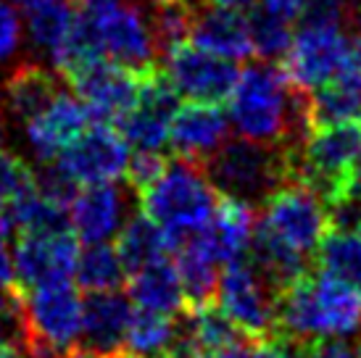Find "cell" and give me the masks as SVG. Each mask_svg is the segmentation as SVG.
Returning a JSON list of instances; mask_svg holds the SVG:
<instances>
[{
	"instance_id": "484cf974",
	"label": "cell",
	"mask_w": 361,
	"mask_h": 358,
	"mask_svg": "<svg viewBox=\"0 0 361 358\" xmlns=\"http://www.w3.org/2000/svg\"><path fill=\"white\" fill-rule=\"evenodd\" d=\"M311 266L361 290V232L327 229L311 256Z\"/></svg>"
},
{
	"instance_id": "4316f807",
	"label": "cell",
	"mask_w": 361,
	"mask_h": 358,
	"mask_svg": "<svg viewBox=\"0 0 361 358\" xmlns=\"http://www.w3.org/2000/svg\"><path fill=\"white\" fill-rule=\"evenodd\" d=\"M74 19H77V13L69 0H53L40 8L27 11V40L42 58L53 63L69 40Z\"/></svg>"
},
{
	"instance_id": "d590c367",
	"label": "cell",
	"mask_w": 361,
	"mask_h": 358,
	"mask_svg": "<svg viewBox=\"0 0 361 358\" xmlns=\"http://www.w3.org/2000/svg\"><path fill=\"white\" fill-rule=\"evenodd\" d=\"M343 80L353 82V85L361 90V40L353 42L351 61H348V69H345V74H343Z\"/></svg>"
},
{
	"instance_id": "f1b7e54d",
	"label": "cell",
	"mask_w": 361,
	"mask_h": 358,
	"mask_svg": "<svg viewBox=\"0 0 361 358\" xmlns=\"http://www.w3.org/2000/svg\"><path fill=\"white\" fill-rule=\"evenodd\" d=\"M169 335L171 316L135 306L130 327H127V350L137 356H161L169 342Z\"/></svg>"
},
{
	"instance_id": "1f68e13d",
	"label": "cell",
	"mask_w": 361,
	"mask_h": 358,
	"mask_svg": "<svg viewBox=\"0 0 361 358\" xmlns=\"http://www.w3.org/2000/svg\"><path fill=\"white\" fill-rule=\"evenodd\" d=\"M348 338H317L298 342V350L301 358H361V327Z\"/></svg>"
},
{
	"instance_id": "ac0fdd59",
	"label": "cell",
	"mask_w": 361,
	"mask_h": 358,
	"mask_svg": "<svg viewBox=\"0 0 361 358\" xmlns=\"http://www.w3.org/2000/svg\"><path fill=\"white\" fill-rule=\"evenodd\" d=\"M230 135V119L216 103H195L180 106L169 124V145L180 159L203 161L214 156Z\"/></svg>"
},
{
	"instance_id": "d4e9b609",
	"label": "cell",
	"mask_w": 361,
	"mask_h": 358,
	"mask_svg": "<svg viewBox=\"0 0 361 358\" xmlns=\"http://www.w3.org/2000/svg\"><path fill=\"white\" fill-rule=\"evenodd\" d=\"M306 121L309 130L361 121V90L341 77L306 92Z\"/></svg>"
},
{
	"instance_id": "7a4b0ae2",
	"label": "cell",
	"mask_w": 361,
	"mask_h": 358,
	"mask_svg": "<svg viewBox=\"0 0 361 358\" xmlns=\"http://www.w3.org/2000/svg\"><path fill=\"white\" fill-rule=\"evenodd\" d=\"M361 327V292L319 268H306L280 292L277 335L290 342L348 338Z\"/></svg>"
},
{
	"instance_id": "7bdbcfd3",
	"label": "cell",
	"mask_w": 361,
	"mask_h": 358,
	"mask_svg": "<svg viewBox=\"0 0 361 358\" xmlns=\"http://www.w3.org/2000/svg\"><path fill=\"white\" fill-rule=\"evenodd\" d=\"M148 3H156V6H159V3H164V0H148Z\"/></svg>"
},
{
	"instance_id": "603a6c76",
	"label": "cell",
	"mask_w": 361,
	"mask_h": 358,
	"mask_svg": "<svg viewBox=\"0 0 361 358\" xmlns=\"http://www.w3.org/2000/svg\"><path fill=\"white\" fill-rule=\"evenodd\" d=\"M59 90L61 87L56 74L45 69L42 63H21L3 82V100H6V109H8L11 116L19 124H24Z\"/></svg>"
},
{
	"instance_id": "83f0119b",
	"label": "cell",
	"mask_w": 361,
	"mask_h": 358,
	"mask_svg": "<svg viewBox=\"0 0 361 358\" xmlns=\"http://www.w3.org/2000/svg\"><path fill=\"white\" fill-rule=\"evenodd\" d=\"M74 277L82 290L98 292V290H116L127 282L119 253L111 242H87V248L77 256Z\"/></svg>"
},
{
	"instance_id": "2e32d148",
	"label": "cell",
	"mask_w": 361,
	"mask_h": 358,
	"mask_svg": "<svg viewBox=\"0 0 361 358\" xmlns=\"http://www.w3.org/2000/svg\"><path fill=\"white\" fill-rule=\"evenodd\" d=\"M135 303L121 288L98 290L82 300V332L80 350L90 358H109L127 348Z\"/></svg>"
},
{
	"instance_id": "f546056e",
	"label": "cell",
	"mask_w": 361,
	"mask_h": 358,
	"mask_svg": "<svg viewBox=\"0 0 361 358\" xmlns=\"http://www.w3.org/2000/svg\"><path fill=\"white\" fill-rule=\"evenodd\" d=\"M248 21H251L253 53L261 61H269V63L271 61H280L285 56L288 45H290V37H293L290 24L282 19H274V16L264 13V11Z\"/></svg>"
},
{
	"instance_id": "52a82bcc",
	"label": "cell",
	"mask_w": 361,
	"mask_h": 358,
	"mask_svg": "<svg viewBox=\"0 0 361 358\" xmlns=\"http://www.w3.org/2000/svg\"><path fill=\"white\" fill-rule=\"evenodd\" d=\"M19 298L24 321L21 350L27 356L66 358L80 350L82 298L69 279L37 288H19Z\"/></svg>"
},
{
	"instance_id": "7c38bea8",
	"label": "cell",
	"mask_w": 361,
	"mask_h": 358,
	"mask_svg": "<svg viewBox=\"0 0 361 358\" xmlns=\"http://www.w3.org/2000/svg\"><path fill=\"white\" fill-rule=\"evenodd\" d=\"M166 77L177 95L195 103H221L227 100L232 85L238 80L235 61L214 56L190 40L174 42L164 50Z\"/></svg>"
},
{
	"instance_id": "7402d4cb",
	"label": "cell",
	"mask_w": 361,
	"mask_h": 358,
	"mask_svg": "<svg viewBox=\"0 0 361 358\" xmlns=\"http://www.w3.org/2000/svg\"><path fill=\"white\" fill-rule=\"evenodd\" d=\"M127 295L137 309H148L156 314H166V316H174L185 306L180 274H177V266L169 256L130 274L127 277Z\"/></svg>"
},
{
	"instance_id": "74e56055",
	"label": "cell",
	"mask_w": 361,
	"mask_h": 358,
	"mask_svg": "<svg viewBox=\"0 0 361 358\" xmlns=\"http://www.w3.org/2000/svg\"><path fill=\"white\" fill-rule=\"evenodd\" d=\"M8 3H13L16 8L21 11H32V8H40V6H45V3H53V0H8Z\"/></svg>"
},
{
	"instance_id": "9c48e42d",
	"label": "cell",
	"mask_w": 361,
	"mask_h": 358,
	"mask_svg": "<svg viewBox=\"0 0 361 358\" xmlns=\"http://www.w3.org/2000/svg\"><path fill=\"white\" fill-rule=\"evenodd\" d=\"M259 219L290 248L301 250L303 256H314L317 245L330 229L324 200L298 179H288L264 200Z\"/></svg>"
},
{
	"instance_id": "4fadbf2b",
	"label": "cell",
	"mask_w": 361,
	"mask_h": 358,
	"mask_svg": "<svg viewBox=\"0 0 361 358\" xmlns=\"http://www.w3.org/2000/svg\"><path fill=\"white\" fill-rule=\"evenodd\" d=\"M63 80H69L74 95L85 103L92 119L116 124L137 98L140 74L109 58H95L82 63L80 69H74Z\"/></svg>"
},
{
	"instance_id": "b9f144b4",
	"label": "cell",
	"mask_w": 361,
	"mask_h": 358,
	"mask_svg": "<svg viewBox=\"0 0 361 358\" xmlns=\"http://www.w3.org/2000/svg\"><path fill=\"white\" fill-rule=\"evenodd\" d=\"M3 142H6V124H3V113H0V150H3Z\"/></svg>"
},
{
	"instance_id": "ba28073f",
	"label": "cell",
	"mask_w": 361,
	"mask_h": 358,
	"mask_svg": "<svg viewBox=\"0 0 361 358\" xmlns=\"http://www.w3.org/2000/svg\"><path fill=\"white\" fill-rule=\"evenodd\" d=\"M214 303L245 338L259 340L277 335L280 292L245 256L221 266Z\"/></svg>"
},
{
	"instance_id": "5bb4252c",
	"label": "cell",
	"mask_w": 361,
	"mask_h": 358,
	"mask_svg": "<svg viewBox=\"0 0 361 358\" xmlns=\"http://www.w3.org/2000/svg\"><path fill=\"white\" fill-rule=\"evenodd\" d=\"M16 237L19 240L11 261H13V282L19 288L53 285L74 277L80 242L71 229L56 235H16Z\"/></svg>"
},
{
	"instance_id": "ffe728a7",
	"label": "cell",
	"mask_w": 361,
	"mask_h": 358,
	"mask_svg": "<svg viewBox=\"0 0 361 358\" xmlns=\"http://www.w3.org/2000/svg\"><path fill=\"white\" fill-rule=\"evenodd\" d=\"M188 40L227 61H243L253 53L251 21L240 11L211 6L206 11H192Z\"/></svg>"
},
{
	"instance_id": "44dd1931",
	"label": "cell",
	"mask_w": 361,
	"mask_h": 358,
	"mask_svg": "<svg viewBox=\"0 0 361 358\" xmlns=\"http://www.w3.org/2000/svg\"><path fill=\"white\" fill-rule=\"evenodd\" d=\"M171 256H174V266H177L182 282L185 306L201 309V306L214 303L216 288H219L221 264H216L206 253L198 235L190 232V235L171 240Z\"/></svg>"
},
{
	"instance_id": "4dcf8cb0",
	"label": "cell",
	"mask_w": 361,
	"mask_h": 358,
	"mask_svg": "<svg viewBox=\"0 0 361 358\" xmlns=\"http://www.w3.org/2000/svg\"><path fill=\"white\" fill-rule=\"evenodd\" d=\"M0 342L19 348L24 345V321H21V298L16 282L0 290Z\"/></svg>"
},
{
	"instance_id": "e575fe53",
	"label": "cell",
	"mask_w": 361,
	"mask_h": 358,
	"mask_svg": "<svg viewBox=\"0 0 361 358\" xmlns=\"http://www.w3.org/2000/svg\"><path fill=\"white\" fill-rule=\"evenodd\" d=\"M13 285V261L6 248V237H0V290H6Z\"/></svg>"
},
{
	"instance_id": "8992f818",
	"label": "cell",
	"mask_w": 361,
	"mask_h": 358,
	"mask_svg": "<svg viewBox=\"0 0 361 358\" xmlns=\"http://www.w3.org/2000/svg\"><path fill=\"white\" fill-rule=\"evenodd\" d=\"M201 169L219 195L240 200L253 211H259L264 200L290 179L285 148L245 137L224 140V145L203 161Z\"/></svg>"
},
{
	"instance_id": "f35d334b",
	"label": "cell",
	"mask_w": 361,
	"mask_h": 358,
	"mask_svg": "<svg viewBox=\"0 0 361 358\" xmlns=\"http://www.w3.org/2000/svg\"><path fill=\"white\" fill-rule=\"evenodd\" d=\"M0 358H21V350L13 348V345H6V342H0Z\"/></svg>"
},
{
	"instance_id": "5b68a950",
	"label": "cell",
	"mask_w": 361,
	"mask_h": 358,
	"mask_svg": "<svg viewBox=\"0 0 361 358\" xmlns=\"http://www.w3.org/2000/svg\"><path fill=\"white\" fill-rule=\"evenodd\" d=\"M137 200L142 214L174 240L206 227L219 203V192L203 174L201 163L177 156L174 161H166L159 177L137 192Z\"/></svg>"
},
{
	"instance_id": "d6a6232c",
	"label": "cell",
	"mask_w": 361,
	"mask_h": 358,
	"mask_svg": "<svg viewBox=\"0 0 361 358\" xmlns=\"http://www.w3.org/2000/svg\"><path fill=\"white\" fill-rule=\"evenodd\" d=\"M21 37H24V24L19 11L8 0H0V69L19 53Z\"/></svg>"
},
{
	"instance_id": "d6986e66",
	"label": "cell",
	"mask_w": 361,
	"mask_h": 358,
	"mask_svg": "<svg viewBox=\"0 0 361 358\" xmlns=\"http://www.w3.org/2000/svg\"><path fill=\"white\" fill-rule=\"evenodd\" d=\"M256 214L259 211H253L251 206H245L240 200L219 195V203L211 214V219L195 235L211 259L224 266V264L245 256L253 224H256Z\"/></svg>"
},
{
	"instance_id": "ab89813d",
	"label": "cell",
	"mask_w": 361,
	"mask_h": 358,
	"mask_svg": "<svg viewBox=\"0 0 361 358\" xmlns=\"http://www.w3.org/2000/svg\"><path fill=\"white\" fill-rule=\"evenodd\" d=\"M353 177H356V185L361 187V145H359V153H356V166H353Z\"/></svg>"
},
{
	"instance_id": "e0dca14e",
	"label": "cell",
	"mask_w": 361,
	"mask_h": 358,
	"mask_svg": "<svg viewBox=\"0 0 361 358\" xmlns=\"http://www.w3.org/2000/svg\"><path fill=\"white\" fill-rule=\"evenodd\" d=\"M90 111L74 92L59 90L35 116L24 121V140L37 163H48L69 145L85 127H90Z\"/></svg>"
},
{
	"instance_id": "8d00e7d4",
	"label": "cell",
	"mask_w": 361,
	"mask_h": 358,
	"mask_svg": "<svg viewBox=\"0 0 361 358\" xmlns=\"http://www.w3.org/2000/svg\"><path fill=\"white\" fill-rule=\"evenodd\" d=\"M211 8H227V11H248L253 8L259 0H206Z\"/></svg>"
},
{
	"instance_id": "ee69618b",
	"label": "cell",
	"mask_w": 361,
	"mask_h": 358,
	"mask_svg": "<svg viewBox=\"0 0 361 358\" xmlns=\"http://www.w3.org/2000/svg\"><path fill=\"white\" fill-rule=\"evenodd\" d=\"M359 232H361V224H359Z\"/></svg>"
},
{
	"instance_id": "836d02e7",
	"label": "cell",
	"mask_w": 361,
	"mask_h": 358,
	"mask_svg": "<svg viewBox=\"0 0 361 358\" xmlns=\"http://www.w3.org/2000/svg\"><path fill=\"white\" fill-rule=\"evenodd\" d=\"M261 3H264V13L288 21V24L301 19L306 6H309V0H261Z\"/></svg>"
},
{
	"instance_id": "60d3db41",
	"label": "cell",
	"mask_w": 361,
	"mask_h": 358,
	"mask_svg": "<svg viewBox=\"0 0 361 358\" xmlns=\"http://www.w3.org/2000/svg\"><path fill=\"white\" fill-rule=\"evenodd\" d=\"M198 358H230V350H221V353H201Z\"/></svg>"
},
{
	"instance_id": "277c9868",
	"label": "cell",
	"mask_w": 361,
	"mask_h": 358,
	"mask_svg": "<svg viewBox=\"0 0 361 358\" xmlns=\"http://www.w3.org/2000/svg\"><path fill=\"white\" fill-rule=\"evenodd\" d=\"M77 27L98 58H109L135 74L156 69L159 42L153 24L135 0H71Z\"/></svg>"
},
{
	"instance_id": "3957f363",
	"label": "cell",
	"mask_w": 361,
	"mask_h": 358,
	"mask_svg": "<svg viewBox=\"0 0 361 358\" xmlns=\"http://www.w3.org/2000/svg\"><path fill=\"white\" fill-rule=\"evenodd\" d=\"M298 21L280 69L298 92H311L345 74L353 40L343 24L341 0H309Z\"/></svg>"
},
{
	"instance_id": "30bf717a",
	"label": "cell",
	"mask_w": 361,
	"mask_h": 358,
	"mask_svg": "<svg viewBox=\"0 0 361 358\" xmlns=\"http://www.w3.org/2000/svg\"><path fill=\"white\" fill-rule=\"evenodd\" d=\"M48 163H53L77 187L92 182H111L124 177L130 163V145L124 142L114 124L98 121L92 127H85Z\"/></svg>"
},
{
	"instance_id": "8fae6325",
	"label": "cell",
	"mask_w": 361,
	"mask_h": 358,
	"mask_svg": "<svg viewBox=\"0 0 361 358\" xmlns=\"http://www.w3.org/2000/svg\"><path fill=\"white\" fill-rule=\"evenodd\" d=\"M180 109V95L171 87L169 77L159 69L140 74L137 98L132 109L116 121V130L135 150H161L169 142V124Z\"/></svg>"
},
{
	"instance_id": "9a60e30c",
	"label": "cell",
	"mask_w": 361,
	"mask_h": 358,
	"mask_svg": "<svg viewBox=\"0 0 361 358\" xmlns=\"http://www.w3.org/2000/svg\"><path fill=\"white\" fill-rule=\"evenodd\" d=\"M71 232L85 242H109L130 219V192L116 179L77 187L69 200Z\"/></svg>"
},
{
	"instance_id": "cb8c5ba5",
	"label": "cell",
	"mask_w": 361,
	"mask_h": 358,
	"mask_svg": "<svg viewBox=\"0 0 361 358\" xmlns=\"http://www.w3.org/2000/svg\"><path fill=\"white\" fill-rule=\"evenodd\" d=\"M116 253H119V261L124 266V274L130 277L137 268L171 256V237L169 232L161 229L151 216L137 214V216H130L127 224L121 227Z\"/></svg>"
},
{
	"instance_id": "6da1fadb",
	"label": "cell",
	"mask_w": 361,
	"mask_h": 358,
	"mask_svg": "<svg viewBox=\"0 0 361 358\" xmlns=\"http://www.w3.org/2000/svg\"><path fill=\"white\" fill-rule=\"evenodd\" d=\"M227 106L235 132L253 142L295 148L309 132L306 92H298L269 61L238 71Z\"/></svg>"
}]
</instances>
